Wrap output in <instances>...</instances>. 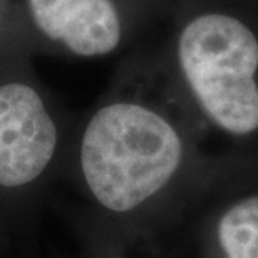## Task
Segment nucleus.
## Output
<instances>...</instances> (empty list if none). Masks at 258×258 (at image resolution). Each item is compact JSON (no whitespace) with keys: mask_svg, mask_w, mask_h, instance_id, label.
<instances>
[{"mask_svg":"<svg viewBox=\"0 0 258 258\" xmlns=\"http://www.w3.org/2000/svg\"><path fill=\"white\" fill-rule=\"evenodd\" d=\"M34 55L97 59L122 45L121 0H19Z\"/></svg>","mask_w":258,"mask_h":258,"instance_id":"20e7f679","label":"nucleus"},{"mask_svg":"<svg viewBox=\"0 0 258 258\" xmlns=\"http://www.w3.org/2000/svg\"><path fill=\"white\" fill-rule=\"evenodd\" d=\"M183 156V138L173 122L154 107L124 97L97 106L77 144L82 181L112 213H129L161 193Z\"/></svg>","mask_w":258,"mask_h":258,"instance_id":"f257e3e1","label":"nucleus"},{"mask_svg":"<svg viewBox=\"0 0 258 258\" xmlns=\"http://www.w3.org/2000/svg\"><path fill=\"white\" fill-rule=\"evenodd\" d=\"M32 55L19 0H0V67Z\"/></svg>","mask_w":258,"mask_h":258,"instance_id":"423d86ee","label":"nucleus"},{"mask_svg":"<svg viewBox=\"0 0 258 258\" xmlns=\"http://www.w3.org/2000/svg\"><path fill=\"white\" fill-rule=\"evenodd\" d=\"M176 60L188 89L215 124L236 136L258 129V40L225 14L188 20L176 39Z\"/></svg>","mask_w":258,"mask_h":258,"instance_id":"f03ea898","label":"nucleus"},{"mask_svg":"<svg viewBox=\"0 0 258 258\" xmlns=\"http://www.w3.org/2000/svg\"><path fill=\"white\" fill-rule=\"evenodd\" d=\"M60 131L30 59L0 67V189L37 183L54 164Z\"/></svg>","mask_w":258,"mask_h":258,"instance_id":"7ed1b4c3","label":"nucleus"},{"mask_svg":"<svg viewBox=\"0 0 258 258\" xmlns=\"http://www.w3.org/2000/svg\"><path fill=\"white\" fill-rule=\"evenodd\" d=\"M216 235L225 258H258V196L230 206L218 221Z\"/></svg>","mask_w":258,"mask_h":258,"instance_id":"39448f33","label":"nucleus"}]
</instances>
